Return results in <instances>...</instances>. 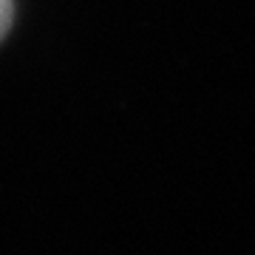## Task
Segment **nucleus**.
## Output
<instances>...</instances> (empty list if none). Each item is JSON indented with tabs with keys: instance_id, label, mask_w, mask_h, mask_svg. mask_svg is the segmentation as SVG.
Returning <instances> with one entry per match:
<instances>
[{
	"instance_id": "nucleus-1",
	"label": "nucleus",
	"mask_w": 255,
	"mask_h": 255,
	"mask_svg": "<svg viewBox=\"0 0 255 255\" xmlns=\"http://www.w3.org/2000/svg\"><path fill=\"white\" fill-rule=\"evenodd\" d=\"M11 17H14V3H11V0H0V40L9 31Z\"/></svg>"
}]
</instances>
